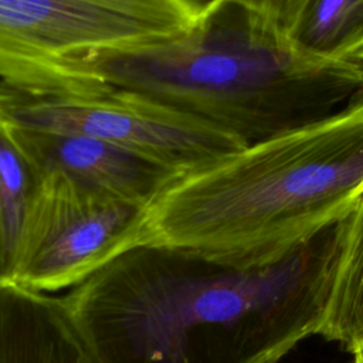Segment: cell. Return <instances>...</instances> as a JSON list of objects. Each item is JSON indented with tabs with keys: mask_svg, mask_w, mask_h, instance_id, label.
Returning a JSON list of instances; mask_svg holds the SVG:
<instances>
[{
	"mask_svg": "<svg viewBox=\"0 0 363 363\" xmlns=\"http://www.w3.org/2000/svg\"><path fill=\"white\" fill-rule=\"evenodd\" d=\"M339 223L282 261L251 268L139 244L61 302L94 363H278L318 335Z\"/></svg>",
	"mask_w": 363,
	"mask_h": 363,
	"instance_id": "1",
	"label": "cell"
},
{
	"mask_svg": "<svg viewBox=\"0 0 363 363\" xmlns=\"http://www.w3.org/2000/svg\"><path fill=\"white\" fill-rule=\"evenodd\" d=\"M362 196L363 96L176 174L143 207L139 244L241 268L271 265L342 221Z\"/></svg>",
	"mask_w": 363,
	"mask_h": 363,
	"instance_id": "2",
	"label": "cell"
},
{
	"mask_svg": "<svg viewBox=\"0 0 363 363\" xmlns=\"http://www.w3.org/2000/svg\"><path fill=\"white\" fill-rule=\"evenodd\" d=\"M143 94L254 143L325 119L363 96V57L323 61L227 1L208 0L184 34L156 45L86 54L54 85Z\"/></svg>",
	"mask_w": 363,
	"mask_h": 363,
	"instance_id": "3",
	"label": "cell"
},
{
	"mask_svg": "<svg viewBox=\"0 0 363 363\" xmlns=\"http://www.w3.org/2000/svg\"><path fill=\"white\" fill-rule=\"evenodd\" d=\"M0 122L111 142L174 173L200 169L250 145L143 94L96 84L38 89L0 79Z\"/></svg>",
	"mask_w": 363,
	"mask_h": 363,
	"instance_id": "4",
	"label": "cell"
},
{
	"mask_svg": "<svg viewBox=\"0 0 363 363\" xmlns=\"http://www.w3.org/2000/svg\"><path fill=\"white\" fill-rule=\"evenodd\" d=\"M206 0H0V79L47 88L69 60L189 31Z\"/></svg>",
	"mask_w": 363,
	"mask_h": 363,
	"instance_id": "5",
	"label": "cell"
},
{
	"mask_svg": "<svg viewBox=\"0 0 363 363\" xmlns=\"http://www.w3.org/2000/svg\"><path fill=\"white\" fill-rule=\"evenodd\" d=\"M143 207L58 172L40 174L14 284L52 292L77 286L139 244Z\"/></svg>",
	"mask_w": 363,
	"mask_h": 363,
	"instance_id": "6",
	"label": "cell"
},
{
	"mask_svg": "<svg viewBox=\"0 0 363 363\" xmlns=\"http://www.w3.org/2000/svg\"><path fill=\"white\" fill-rule=\"evenodd\" d=\"M7 128L38 176L58 172L82 186L140 207H146L179 174L101 139L10 125Z\"/></svg>",
	"mask_w": 363,
	"mask_h": 363,
	"instance_id": "7",
	"label": "cell"
},
{
	"mask_svg": "<svg viewBox=\"0 0 363 363\" xmlns=\"http://www.w3.org/2000/svg\"><path fill=\"white\" fill-rule=\"evenodd\" d=\"M0 363H94L61 298L0 284Z\"/></svg>",
	"mask_w": 363,
	"mask_h": 363,
	"instance_id": "8",
	"label": "cell"
},
{
	"mask_svg": "<svg viewBox=\"0 0 363 363\" xmlns=\"http://www.w3.org/2000/svg\"><path fill=\"white\" fill-rule=\"evenodd\" d=\"M339 227V254L318 335L353 353L363 347V196Z\"/></svg>",
	"mask_w": 363,
	"mask_h": 363,
	"instance_id": "9",
	"label": "cell"
},
{
	"mask_svg": "<svg viewBox=\"0 0 363 363\" xmlns=\"http://www.w3.org/2000/svg\"><path fill=\"white\" fill-rule=\"evenodd\" d=\"M286 37L311 58L363 57V0H305Z\"/></svg>",
	"mask_w": 363,
	"mask_h": 363,
	"instance_id": "10",
	"label": "cell"
},
{
	"mask_svg": "<svg viewBox=\"0 0 363 363\" xmlns=\"http://www.w3.org/2000/svg\"><path fill=\"white\" fill-rule=\"evenodd\" d=\"M40 176L0 122V284H14Z\"/></svg>",
	"mask_w": 363,
	"mask_h": 363,
	"instance_id": "11",
	"label": "cell"
},
{
	"mask_svg": "<svg viewBox=\"0 0 363 363\" xmlns=\"http://www.w3.org/2000/svg\"><path fill=\"white\" fill-rule=\"evenodd\" d=\"M233 3L259 18L265 20L282 33H288L305 0H220Z\"/></svg>",
	"mask_w": 363,
	"mask_h": 363,
	"instance_id": "12",
	"label": "cell"
},
{
	"mask_svg": "<svg viewBox=\"0 0 363 363\" xmlns=\"http://www.w3.org/2000/svg\"><path fill=\"white\" fill-rule=\"evenodd\" d=\"M352 354H353V363H363V347L354 350Z\"/></svg>",
	"mask_w": 363,
	"mask_h": 363,
	"instance_id": "13",
	"label": "cell"
}]
</instances>
